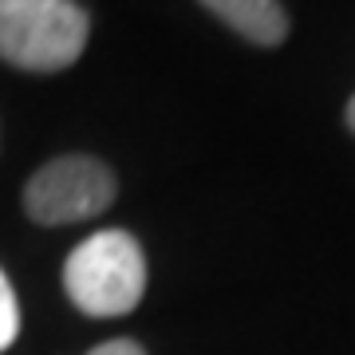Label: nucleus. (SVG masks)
<instances>
[{"instance_id":"1","label":"nucleus","mask_w":355,"mask_h":355,"mask_svg":"<svg viewBox=\"0 0 355 355\" xmlns=\"http://www.w3.org/2000/svg\"><path fill=\"white\" fill-rule=\"evenodd\" d=\"M64 292L83 316L114 320L142 304L146 257L127 229H99L64 261Z\"/></svg>"},{"instance_id":"2","label":"nucleus","mask_w":355,"mask_h":355,"mask_svg":"<svg viewBox=\"0 0 355 355\" xmlns=\"http://www.w3.org/2000/svg\"><path fill=\"white\" fill-rule=\"evenodd\" d=\"M91 36V16L76 0H0V60L55 76L76 64Z\"/></svg>"},{"instance_id":"3","label":"nucleus","mask_w":355,"mask_h":355,"mask_svg":"<svg viewBox=\"0 0 355 355\" xmlns=\"http://www.w3.org/2000/svg\"><path fill=\"white\" fill-rule=\"evenodd\" d=\"M119 198V178L103 158L60 154L24 182V214L36 225H79L107 214Z\"/></svg>"},{"instance_id":"4","label":"nucleus","mask_w":355,"mask_h":355,"mask_svg":"<svg viewBox=\"0 0 355 355\" xmlns=\"http://www.w3.org/2000/svg\"><path fill=\"white\" fill-rule=\"evenodd\" d=\"M198 4L257 48H280L288 40L292 20L280 0H198Z\"/></svg>"},{"instance_id":"5","label":"nucleus","mask_w":355,"mask_h":355,"mask_svg":"<svg viewBox=\"0 0 355 355\" xmlns=\"http://www.w3.org/2000/svg\"><path fill=\"white\" fill-rule=\"evenodd\" d=\"M16 336H20V308H16V292L8 277L0 272V352L12 347Z\"/></svg>"},{"instance_id":"6","label":"nucleus","mask_w":355,"mask_h":355,"mask_svg":"<svg viewBox=\"0 0 355 355\" xmlns=\"http://www.w3.org/2000/svg\"><path fill=\"white\" fill-rule=\"evenodd\" d=\"M87 355H146V347L135 343V340H107V343H99V347H91Z\"/></svg>"},{"instance_id":"7","label":"nucleus","mask_w":355,"mask_h":355,"mask_svg":"<svg viewBox=\"0 0 355 355\" xmlns=\"http://www.w3.org/2000/svg\"><path fill=\"white\" fill-rule=\"evenodd\" d=\"M343 123H347V130L355 135V95L347 99V111H343Z\"/></svg>"}]
</instances>
